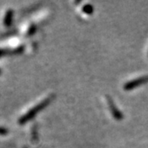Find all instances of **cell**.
I'll use <instances>...</instances> for the list:
<instances>
[{
    "instance_id": "6da1fadb",
    "label": "cell",
    "mask_w": 148,
    "mask_h": 148,
    "mask_svg": "<svg viewBox=\"0 0 148 148\" xmlns=\"http://www.w3.org/2000/svg\"><path fill=\"white\" fill-rule=\"evenodd\" d=\"M53 98V95H50V96H49L47 98H45V99L44 101H41L40 103L37 104L35 107H33L32 109H31L30 110L28 111L26 114H24L23 116L21 117V119H19L18 123H19L20 124H24V123H26L27 122L30 121L31 119H32L40 111H41L43 109H45V108L51 102Z\"/></svg>"
},
{
    "instance_id": "7a4b0ae2",
    "label": "cell",
    "mask_w": 148,
    "mask_h": 148,
    "mask_svg": "<svg viewBox=\"0 0 148 148\" xmlns=\"http://www.w3.org/2000/svg\"><path fill=\"white\" fill-rule=\"evenodd\" d=\"M148 82V75H145V76H142L140 77H138L136 79L132 80L126 82L123 85V89L125 90H131L135 89L136 87H138L141 85L144 84Z\"/></svg>"
},
{
    "instance_id": "3957f363",
    "label": "cell",
    "mask_w": 148,
    "mask_h": 148,
    "mask_svg": "<svg viewBox=\"0 0 148 148\" xmlns=\"http://www.w3.org/2000/svg\"><path fill=\"white\" fill-rule=\"evenodd\" d=\"M107 102H108V106H109L110 110L113 117H114L116 120H119V121L122 120V119H123V114H122L121 111L117 108L116 105L114 104V101L111 99L110 97H108V98H107Z\"/></svg>"
},
{
    "instance_id": "277c9868",
    "label": "cell",
    "mask_w": 148,
    "mask_h": 148,
    "mask_svg": "<svg viewBox=\"0 0 148 148\" xmlns=\"http://www.w3.org/2000/svg\"><path fill=\"white\" fill-rule=\"evenodd\" d=\"M12 12L8 11L6 14L5 18H4V23L6 26H9L12 22Z\"/></svg>"
},
{
    "instance_id": "5b68a950",
    "label": "cell",
    "mask_w": 148,
    "mask_h": 148,
    "mask_svg": "<svg viewBox=\"0 0 148 148\" xmlns=\"http://www.w3.org/2000/svg\"><path fill=\"white\" fill-rule=\"evenodd\" d=\"M82 11L86 14H91L94 11V8L93 6L90 4H86V5L82 8Z\"/></svg>"
},
{
    "instance_id": "8992f818",
    "label": "cell",
    "mask_w": 148,
    "mask_h": 148,
    "mask_svg": "<svg viewBox=\"0 0 148 148\" xmlns=\"http://www.w3.org/2000/svg\"><path fill=\"white\" fill-rule=\"evenodd\" d=\"M8 133V130L3 128V127H0V135H5Z\"/></svg>"
},
{
    "instance_id": "52a82bcc",
    "label": "cell",
    "mask_w": 148,
    "mask_h": 148,
    "mask_svg": "<svg viewBox=\"0 0 148 148\" xmlns=\"http://www.w3.org/2000/svg\"><path fill=\"white\" fill-rule=\"evenodd\" d=\"M35 30H36V27H35V26H33V27H31V28L29 29V32H28L29 35H32V34H33V33L35 32Z\"/></svg>"
},
{
    "instance_id": "ba28073f",
    "label": "cell",
    "mask_w": 148,
    "mask_h": 148,
    "mask_svg": "<svg viewBox=\"0 0 148 148\" xmlns=\"http://www.w3.org/2000/svg\"></svg>"
}]
</instances>
